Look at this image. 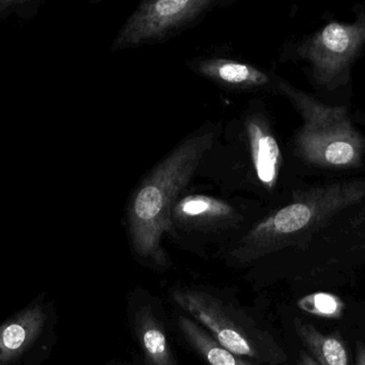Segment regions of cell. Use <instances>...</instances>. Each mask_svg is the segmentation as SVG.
Returning <instances> with one entry per match:
<instances>
[{"label": "cell", "mask_w": 365, "mask_h": 365, "mask_svg": "<svg viewBox=\"0 0 365 365\" xmlns=\"http://www.w3.org/2000/svg\"><path fill=\"white\" fill-rule=\"evenodd\" d=\"M357 365H365V345L357 343Z\"/></svg>", "instance_id": "e0dca14e"}, {"label": "cell", "mask_w": 365, "mask_h": 365, "mask_svg": "<svg viewBox=\"0 0 365 365\" xmlns=\"http://www.w3.org/2000/svg\"><path fill=\"white\" fill-rule=\"evenodd\" d=\"M364 212L365 176L308 180L252 225L230 250L229 259L248 265L285 249H307L330 227Z\"/></svg>", "instance_id": "6da1fadb"}, {"label": "cell", "mask_w": 365, "mask_h": 365, "mask_svg": "<svg viewBox=\"0 0 365 365\" xmlns=\"http://www.w3.org/2000/svg\"><path fill=\"white\" fill-rule=\"evenodd\" d=\"M41 4V0H0V23L12 14L21 19L34 17Z\"/></svg>", "instance_id": "9a60e30c"}, {"label": "cell", "mask_w": 365, "mask_h": 365, "mask_svg": "<svg viewBox=\"0 0 365 365\" xmlns=\"http://www.w3.org/2000/svg\"><path fill=\"white\" fill-rule=\"evenodd\" d=\"M351 12L353 21L329 19L281 49L280 61L299 66L314 96L328 104H351L354 68L365 53V1Z\"/></svg>", "instance_id": "277c9868"}, {"label": "cell", "mask_w": 365, "mask_h": 365, "mask_svg": "<svg viewBox=\"0 0 365 365\" xmlns=\"http://www.w3.org/2000/svg\"><path fill=\"white\" fill-rule=\"evenodd\" d=\"M137 336L149 365H177L168 339L151 306L139 309L135 317Z\"/></svg>", "instance_id": "8fae6325"}, {"label": "cell", "mask_w": 365, "mask_h": 365, "mask_svg": "<svg viewBox=\"0 0 365 365\" xmlns=\"http://www.w3.org/2000/svg\"><path fill=\"white\" fill-rule=\"evenodd\" d=\"M232 4L233 0H145L118 32L111 51L164 42Z\"/></svg>", "instance_id": "52a82bcc"}, {"label": "cell", "mask_w": 365, "mask_h": 365, "mask_svg": "<svg viewBox=\"0 0 365 365\" xmlns=\"http://www.w3.org/2000/svg\"><path fill=\"white\" fill-rule=\"evenodd\" d=\"M187 66L195 74L229 91L272 92L276 94V74L235 58L210 55L192 58Z\"/></svg>", "instance_id": "9c48e42d"}, {"label": "cell", "mask_w": 365, "mask_h": 365, "mask_svg": "<svg viewBox=\"0 0 365 365\" xmlns=\"http://www.w3.org/2000/svg\"><path fill=\"white\" fill-rule=\"evenodd\" d=\"M298 309L323 319H340L344 313L345 304L334 294L314 293L300 298Z\"/></svg>", "instance_id": "5bb4252c"}, {"label": "cell", "mask_w": 365, "mask_h": 365, "mask_svg": "<svg viewBox=\"0 0 365 365\" xmlns=\"http://www.w3.org/2000/svg\"><path fill=\"white\" fill-rule=\"evenodd\" d=\"M259 103L249 105L234 124L235 139H229V147L240 154L234 156L230 171H236L234 179H240L238 186L248 189L263 201L281 206L308 180L302 179L292 161H287L274 122Z\"/></svg>", "instance_id": "5b68a950"}, {"label": "cell", "mask_w": 365, "mask_h": 365, "mask_svg": "<svg viewBox=\"0 0 365 365\" xmlns=\"http://www.w3.org/2000/svg\"><path fill=\"white\" fill-rule=\"evenodd\" d=\"M297 365H319L315 360L309 355L308 353H300L299 359H298Z\"/></svg>", "instance_id": "2e32d148"}, {"label": "cell", "mask_w": 365, "mask_h": 365, "mask_svg": "<svg viewBox=\"0 0 365 365\" xmlns=\"http://www.w3.org/2000/svg\"><path fill=\"white\" fill-rule=\"evenodd\" d=\"M173 301L212 334L221 346L242 358L282 365L287 356L272 336L255 327L242 314L203 291L177 289Z\"/></svg>", "instance_id": "8992f818"}, {"label": "cell", "mask_w": 365, "mask_h": 365, "mask_svg": "<svg viewBox=\"0 0 365 365\" xmlns=\"http://www.w3.org/2000/svg\"><path fill=\"white\" fill-rule=\"evenodd\" d=\"M178 325L185 340L208 365H257L221 346L212 336L188 317L180 316Z\"/></svg>", "instance_id": "4fadbf2b"}, {"label": "cell", "mask_w": 365, "mask_h": 365, "mask_svg": "<svg viewBox=\"0 0 365 365\" xmlns=\"http://www.w3.org/2000/svg\"><path fill=\"white\" fill-rule=\"evenodd\" d=\"M46 315L40 306L25 311L0 327V365H6L25 353L44 327Z\"/></svg>", "instance_id": "30bf717a"}, {"label": "cell", "mask_w": 365, "mask_h": 365, "mask_svg": "<svg viewBox=\"0 0 365 365\" xmlns=\"http://www.w3.org/2000/svg\"><path fill=\"white\" fill-rule=\"evenodd\" d=\"M276 94L287 99L302 118L289 156L302 179L365 176V116L351 105L328 104L277 76Z\"/></svg>", "instance_id": "7a4b0ae2"}, {"label": "cell", "mask_w": 365, "mask_h": 365, "mask_svg": "<svg viewBox=\"0 0 365 365\" xmlns=\"http://www.w3.org/2000/svg\"><path fill=\"white\" fill-rule=\"evenodd\" d=\"M296 334L319 365H349V354L338 334H324L300 319L294 321Z\"/></svg>", "instance_id": "7c38bea8"}, {"label": "cell", "mask_w": 365, "mask_h": 365, "mask_svg": "<svg viewBox=\"0 0 365 365\" xmlns=\"http://www.w3.org/2000/svg\"><path fill=\"white\" fill-rule=\"evenodd\" d=\"M222 129L205 124L180 141L141 178L126 205V225L137 256L166 266L163 236L178 238L171 210L197 175Z\"/></svg>", "instance_id": "3957f363"}, {"label": "cell", "mask_w": 365, "mask_h": 365, "mask_svg": "<svg viewBox=\"0 0 365 365\" xmlns=\"http://www.w3.org/2000/svg\"><path fill=\"white\" fill-rule=\"evenodd\" d=\"M171 220L179 237L180 231L208 234L236 229L245 216L229 199L191 192L188 188L173 206Z\"/></svg>", "instance_id": "ba28073f"}]
</instances>
